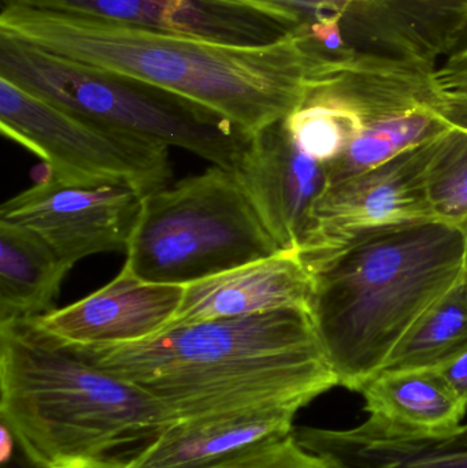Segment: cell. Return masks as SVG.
Wrapping results in <instances>:
<instances>
[{"label":"cell","instance_id":"cell-1","mask_svg":"<svg viewBox=\"0 0 467 468\" xmlns=\"http://www.w3.org/2000/svg\"><path fill=\"white\" fill-rule=\"evenodd\" d=\"M0 35L188 99L246 134L287 118L329 58L306 24L273 43L240 46L2 5Z\"/></svg>","mask_w":467,"mask_h":468},{"label":"cell","instance_id":"cell-2","mask_svg":"<svg viewBox=\"0 0 467 468\" xmlns=\"http://www.w3.org/2000/svg\"><path fill=\"white\" fill-rule=\"evenodd\" d=\"M66 346L150 396L173 423L299 412L340 387L303 308L175 326L123 346Z\"/></svg>","mask_w":467,"mask_h":468},{"label":"cell","instance_id":"cell-3","mask_svg":"<svg viewBox=\"0 0 467 468\" xmlns=\"http://www.w3.org/2000/svg\"><path fill=\"white\" fill-rule=\"evenodd\" d=\"M466 227L419 219L348 233L301 252L310 314L339 385L356 392L461 282Z\"/></svg>","mask_w":467,"mask_h":468},{"label":"cell","instance_id":"cell-4","mask_svg":"<svg viewBox=\"0 0 467 468\" xmlns=\"http://www.w3.org/2000/svg\"><path fill=\"white\" fill-rule=\"evenodd\" d=\"M0 420L41 468H121L173 425L150 396L33 319L0 324Z\"/></svg>","mask_w":467,"mask_h":468},{"label":"cell","instance_id":"cell-5","mask_svg":"<svg viewBox=\"0 0 467 468\" xmlns=\"http://www.w3.org/2000/svg\"><path fill=\"white\" fill-rule=\"evenodd\" d=\"M0 77L77 117L181 148L224 169L235 167L249 136L188 99L5 35H0Z\"/></svg>","mask_w":467,"mask_h":468},{"label":"cell","instance_id":"cell-6","mask_svg":"<svg viewBox=\"0 0 467 468\" xmlns=\"http://www.w3.org/2000/svg\"><path fill=\"white\" fill-rule=\"evenodd\" d=\"M422 59L328 58L313 80L356 121L359 136L326 167L328 186L430 144L467 112V71Z\"/></svg>","mask_w":467,"mask_h":468},{"label":"cell","instance_id":"cell-7","mask_svg":"<svg viewBox=\"0 0 467 468\" xmlns=\"http://www.w3.org/2000/svg\"><path fill=\"white\" fill-rule=\"evenodd\" d=\"M235 173L213 166L144 197L125 267L188 285L280 252Z\"/></svg>","mask_w":467,"mask_h":468},{"label":"cell","instance_id":"cell-8","mask_svg":"<svg viewBox=\"0 0 467 468\" xmlns=\"http://www.w3.org/2000/svg\"><path fill=\"white\" fill-rule=\"evenodd\" d=\"M0 129L71 186L129 184L145 195L172 180L169 148L70 114L0 77Z\"/></svg>","mask_w":467,"mask_h":468},{"label":"cell","instance_id":"cell-9","mask_svg":"<svg viewBox=\"0 0 467 468\" xmlns=\"http://www.w3.org/2000/svg\"><path fill=\"white\" fill-rule=\"evenodd\" d=\"M144 197L129 184L71 186L44 178L3 203L0 222L37 237L71 269L95 253L126 252Z\"/></svg>","mask_w":467,"mask_h":468},{"label":"cell","instance_id":"cell-10","mask_svg":"<svg viewBox=\"0 0 467 468\" xmlns=\"http://www.w3.org/2000/svg\"><path fill=\"white\" fill-rule=\"evenodd\" d=\"M433 143L326 186L299 252L359 230L435 218L428 189Z\"/></svg>","mask_w":467,"mask_h":468},{"label":"cell","instance_id":"cell-11","mask_svg":"<svg viewBox=\"0 0 467 468\" xmlns=\"http://www.w3.org/2000/svg\"><path fill=\"white\" fill-rule=\"evenodd\" d=\"M232 172L280 250H301L328 186L326 166L296 144L282 120L247 137Z\"/></svg>","mask_w":467,"mask_h":468},{"label":"cell","instance_id":"cell-12","mask_svg":"<svg viewBox=\"0 0 467 468\" xmlns=\"http://www.w3.org/2000/svg\"><path fill=\"white\" fill-rule=\"evenodd\" d=\"M3 5L57 11L218 43L260 46L299 27L228 0H2Z\"/></svg>","mask_w":467,"mask_h":468},{"label":"cell","instance_id":"cell-13","mask_svg":"<svg viewBox=\"0 0 467 468\" xmlns=\"http://www.w3.org/2000/svg\"><path fill=\"white\" fill-rule=\"evenodd\" d=\"M184 294L186 285L147 282L123 266L103 288L33 321L65 346H123L166 330Z\"/></svg>","mask_w":467,"mask_h":468},{"label":"cell","instance_id":"cell-14","mask_svg":"<svg viewBox=\"0 0 467 468\" xmlns=\"http://www.w3.org/2000/svg\"><path fill=\"white\" fill-rule=\"evenodd\" d=\"M351 52L438 62L467 33V0H359L342 14Z\"/></svg>","mask_w":467,"mask_h":468},{"label":"cell","instance_id":"cell-15","mask_svg":"<svg viewBox=\"0 0 467 468\" xmlns=\"http://www.w3.org/2000/svg\"><path fill=\"white\" fill-rule=\"evenodd\" d=\"M313 291L312 272L301 252L280 250L186 285L180 310L166 330L285 308L310 311Z\"/></svg>","mask_w":467,"mask_h":468},{"label":"cell","instance_id":"cell-16","mask_svg":"<svg viewBox=\"0 0 467 468\" xmlns=\"http://www.w3.org/2000/svg\"><path fill=\"white\" fill-rule=\"evenodd\" d=\"M292 410L240 412L177 422L121 468H206L292 433Z\"/></svg>","mask_w":467,"mask_h":468},{"label":"cell","instance_id":"cell-17","mask_svg":"<svg viewBox=\"0 0 467 468\" xmlns=\"http://www.w3.org/2000/svg\"><path fill=\"white\" fill-rule=\"evenodd\" d=\"M293 436L334 468H467V447L392 431L369 418L350 429L295 428Z\"/></svg>","mask_w":467,"mask_h":468},{"label":"cell","instance_id":"cell-18","mask_svg":"<svg viewBox=\"0 0 467 468\" xmlns=\"http://www.w3.org/2000/svg\"><path fill=\"white\" fill-rule=\"evenodd\" d=\"M356 392L369 420L417 436H449L462 426L467 412L438 368L381 370Z\"/></svg>","mask_w":467,"mask_h":468},{"label":"cell","instance_id":"cell-19","mask_svg":"<svg viewBox=\"0 0 467 468\" xmlns=\"http://www.w3.org/2000/svg\"><path fill=\"white\" fill-rule=\"evenodd\" d=\"M69 270L37 237L0 222V324L29 321L54 311Z\"/></svg>","mask_w":467,"mask_h":468},{"label":"cell","instance_id":"cell-20","mask_svg":"<svg viewBox=\"0 0 467 468\" xmlns=\"http://www.w3.org/2000/svg\"><path fill=\"white\" fill-rule=\"evenodd\" d=\"M467 346V293L461 282L430 308L383 370L438 368Z\"/></svg>","mask_w":467,"mask_h":468},{"label":"cell","instance_id":"cell-21","mask_svg":"<svg viewBox=\"0 0 467 468\" xmlns=\"http://www.w3.org/2000/svg\"><path fill=\"white\" fill-rule=\"evenodd\" d=\"M428 189L435 218L467 227V112L433 143Z\"/></svg>","mask_w":467,"mask_h":468},{"label":"cell","instance_id":"cell-22","mask_svg":"<svg viewBox=\"0 0 467 468\" xmlns=\"http://www.w3.org/2000/svg\"><path fill=\"white\" fill-rule=\"evenodd\" d=\"M206 468H334L325 459L310 452L293 436L255 445L232 458Z\"/></svg>","mask_w":467,"mask_h":468},{"label":"cell","instance_id":"cell-23","mask_svg":"<svg viewBox=\"0 0 467 468\" xmlns=\"http://www.w3.org/2000/svg\"><path fill=\"white\" fill-rule=\"evenodd\" d=\"M273 14L295 27L328 14H343L359 0H228Z\"/></svg>","mask_w":467,"mask_h":468},{"label":"cell","instance_id":"cell-24","mask_svg":"<svg viewBox=\"0 0 467 468\" xmlns=\"http://www.w3.org/2000/svg\"><path fill=\"white\" fill-rule=\"evenodd\" d=\"M447 384L467 404V346L438 367Z\"/></svg>","mask_w":467,"mask_h":468},{"label":"cell","instance_id":"cell-25","mask_svg":"<svg viewBox=\"0 0 467 468\" xmlns=\"http://www.w3.org/2000/svg\"><path fill=\"white\" fill-rule=\"evenodd\" d=\"M2 468H41L25 456L14 440L13 434L2 426V448H0Z\"/></svg>","mask_w":467,"mask_h":468},{"label":"cell","instance_id":"cell-26","mask_svg":"<svg viewBox=\"0 0 467 468\" xmlns=\"http://www.w3.org/2000/svg\"><path fill=\"white\" fill-rule=\"evenodd\" d=\"M444 65L457 70L467 71V33L463 40L458 44L457 48L447 57Z\"/></svg>","mask_w":467,"mask_h":468},{"label":"cell","instance_id":"cell-27","mask_svg":"<svg viewBox=\"0 0 467 468\" xmlns=\"http://www.w3.org/2000/svg\"><path fill=\"white\" fill-rule=\"evenodd\" d=\"M452 445H461V447H467V425L461 426L454 433L449 436L439 437Z\"/></svg>","mask_w":467,"mask_h":468},{"label":"cell","instance_id":"cell-28","mask_svg":"<svg viewBox=\"0 0 467 468\" xmlns=\"http://www.w3.org/2000/svg\"><path fill=\"white\" fill-rule=\"evenodd\" d=\"M461 286L465 289L467 293V227H466V244H465V261H463L462 278H461Z\"/></svg>","mask_w":467,"mask_h":468}]
</instances>
